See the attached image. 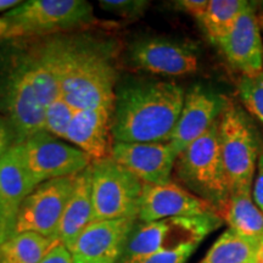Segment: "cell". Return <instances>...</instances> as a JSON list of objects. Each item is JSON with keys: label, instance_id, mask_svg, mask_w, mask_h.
Wrapping results in <instances>:
<instances>
[{"label": "cell", "instance_id": "cell-1", "mask_svg": "<svg viewBox=\"0 0 263 263\" xmlns=\"http://www.w3.org/2000/svg\"><path fill=\"white\" fill-rule=\"evenodd\" d=\"M43 43L58 70L61 97L76 111L114 107L117 88L114 42L58 35Z\"/></svg>", "mask_w": 263, "mask_h": 263}, {"label": "cell", "instance_id": "cell-2", "mask_svg": "<svg viewBox=\"0 0 263 263\" xmlns=\"http://www.w3.org/2000/svg\"><path fill=\"white\" fill-rule=\"evenodd\" d=\"M185 94L178 84L138 80L116 88L115 143H166L182 112Z\"/></svg>", "mask_w": 263, "mask_h": 263}, {"label": "cell", "instance_id": "cell-3", "mask_svg": "<svg viewBox=\"0 0 263 263\" xmlns=\"http://www.w3.org/2000/svg\"><path fill=\"white\" fill-rule=\"evenodd\" d=\"M219 120L203 136L185 147L174 163L176 177L190 193L222 209L230 195L218 136Z\"/></svg>", "mask_w": 263, "mask_h": 263}, {"label": "cell", "instance_id": "cell-4", "mask_svg": "<svg viewBox=\"0 0 263 263\" xmlns=\"http://www.w3.org/2000/svg\"><path fill=\"white\" fill-rule=\"evenodd\" d=\"M0 110L22 144L44 129L45 106L39 100L17 50L0 52Z\"/></svg>", "mask_w": 263, "mask_h": 263}, {"label": "cell", "instance_id": "cell-5", "mask_svg": "<svg viewBox=\"0 0 263 263\" xmlns=\"http://www.w3.org/2000/svg\"><path fill=\"white\" fill-rule=\"evenodd\" d=\"M223 223L222 217L217 212L172 217L150 223L137 221L127 236L120 259L170 251L189 244L200 245Z\"/></svg>", "mask_w": 263, "mask_h": 263}, {"label": "cell", "instance_id": "cell-6", "mask_svg": "<svg viewBox=\"0 0 263 263\" xmlns=\"http://www.w3.org/2000/svg\"><path fill=\"white\" fill-rule=\"evenodd\" d=\"M218 136L230 193L241 188L252 189L262 153L258 130L251 118L241 108L230 104L219 118Z\"/></svg>", "mask_w": 263, "mask_h": 263}, {"label": "cell", "instance_id": "cell-7", "mask_svg": "<svg viewBox=\"0 0 263 263\" xmlns=\"http://www.w3.org/2000/svg\"><path fill=\"white\" fill-rule=\"evenodd\" d=\"M90 171L94 221L137 219L144 183L112 157L91 162Z\"/></svg>", "mask_w": 263, "mask_h": 263}, {"label": "cell", "instance_id": "cell-8", "mask_svg": "<svg viewBox=\"0 0 263 263\" xmlns=\"http://www.w3.org/2000/svg\"><path fill=\"white\" fill-rule=\"evenodd\" d=\"M93 8L83 0H29L5 12L11 22L9 38L49 34L85 25Z\"/></svg>", "mask_w": 263, "mask_h": 263}, {"label": "cell", "instance_id": "cell-9", "mask_svg": "<svg viewBox=\"0 0 263 263\" xmlns=\"http://www.w3.org/2000/svg\"><path fill=\"white\" fill-rule=\"evenodd\" d=\"M18 145L26 168L35 185L47 180L77 176L93 162L78 147L59 140L47 130L39 132Z\"/></svg>", "mask_w": 263, "mask_h": 263}, {"label": "cell", "instance_id": "cell-10", "mask_svg": "<svg viewBox=\"0 0 263 263\" xmlns=\"http://www.w3.org/2000/svg\"><path fill=\"white\" fill-rule=\"evenodd\" d=\"M127 57L132 67L154 74L179 77L199 70L195 45L173 38H139L130 43Z\"/></svg>", "mask_w": 263, "mask_h": 263}, {"label": "cell", "instance_id": "cell-11", "mask_svg": "<svg viewBox=\"0 0 263 263\" xmlns=\"http://www.w3.org/2000/svg\"><path fill=\"white\" fill-rule=\"evenodd\" d=\"M74 177L47 180L35 186L20 207L15 234L32 232L54 239L73 192Z\"/></svg>", "mask_w": 263, "mask_h": 263}, {"label": "cell", "instance_id": "cell-12", "mask_svg": "<svg viewBox=\"0 0 263 263\" xmlns=\"http://www.w3.org/2000/svg\"><path fill=\"white\" fill-rule=\"evenodd\" d=\"M230 103L221 94L195 85L185 94L182 112L168 143L177 157L217 122Z\"/></svg>", "mask_w": 263, "mask_h": 263}, {"label": "cell", "instance_id": "cell-13", "mask_svg": "<svg viewBox=\"0 0 263 263\" xmlns=\"http://www.w3.org/2000/svg\"><path fill=\"white\" fill-rule=\"evenodd\" d=\"M210 212H217V210L179 184L168 182L153 185L144 183L137 221L150 223L172 217L197 216Z\"/></svg>", "mask_w": 263, "mask_h": 263}, {"label": "cell", "instance_id": "cell-14", "mask_svg": "<svg viewBox=\"0 0 263 263\" xmlns=\"http://www.w3.org/2000/svg\"><path fill=\"white\" fill-rule=\"evenodd\" d=\"M136 218L93 221L68 246L74 261L117 263Z\"/></svg>", "mask_w": 263, "mask_h": 263}, {"label": "cell", "instance_id": "cell-15", "mask_svg": "<svg viewBox=\"0 0 263 263\" xmlns=\"http://www.w3.org/2000/svg\"><path fill=\"white\" fill-rule=\"evenodd\" d=\"M35 186L15 144L0 157V244L15 235L20 207Z\"/></svg>", "mask_w": 263, "mask_h": 263}, {"label": "cell", "instance_id": "cell-16", "mask_svg": "<svg viewBox=\"0 0 263 263\" xmlns=\"http://www.w3.org/2000/svg\"><path fill=\"white\" fill-rule=\"evenodd\" d=\"M112 159L141 182L161 185L171 182L177 155L166 143H115Z\"/></svg>", "mask_w": 263, "mask_h": 263}, {"label": "cell", "instance_id": "cell-17", "mask_svg": "<svg viewBox=\"0 0 263 263\" xmlns=\"http://www.w3.org/2000/svg\"><path fill=\"white\" fill-rule=\"evenodd\" d=\"M256 6L240 16L227 37L217 44L223 55L241 76L263 72V39Z\"/></svg>", "mask_w": 263, "mask_h": 263}, {"label": "cell", "instance_id": "cell-18", "mask_svg": "<svg viewBox=\"0 0 263 263\" xmlns=\"http://www.w3.org/2000/svg\"><path fill=\"white\" fill-rule=\"evenodd\" d=\"M112 114L114 107L76 111L65 140L87 154L93 162L111 159L115 145Z\"/></svg>", "mask_w": 263, "mask_h": 263}, {"label": "cell", "instance_id": "cell-19", "mask_svg": "<svg viewBox=\"0 0 263 263\" xmlns=\"http://www.w3.org/2000/svg\"><path fill=\"white\" fill-rule=\"evenodd\" d=\"M94 221L93 196H91L90 166L74 177V186L54 239L68 248L88 224Z\"/></svg>", "mask_w": 263, "mask_h": 263}, {"label": "cell", "instance_id": "cell-20", "mask_svg": "<svg viewBox=\"0 0 263 263\" xmlns=\"http://www.w3.org/2000/svg\"><path fill=\"white\" fill-rule=\"evenodd\" d=\"M218 215L239 234L263 240V212L252 199V189L233 190Z\"/></svg>", "mask_w": 263, "mask_h": 263}, {"label": "cell", "instance_id": "cell-21", "mask_svg": "<svg viewBox=\"0 0 263 263\" xmlns=\"http://www.w3.org/2000/svg\"><path fill=\"white\" fill-rule=\"evenodd\" d=\"M20 54L39 100L47 107L55 99L61 97V93L58 70L44 43H37L28 50L20 51Z\"/></svg>", "mask_w": 263, "mask_h": 263}, {"label": "cell", "instance_id": "cell-22", "mask_svg": "<svg viewBox=\"0 0 263 263\" xmlns=\"http://www.w3.org/2000/svg\"><path fill=\"white\" fill-rule=\"evenodd\" d=\"M263 240L228 228L216 240L200 263H256Z\"/></svg>", "mask_w": 263, "mask_h": 263}, {"label": "cell", "instance_id": "cell-23", "mask_svg": "<svg viewBox=\"0 0 263 263\" xmlns=\"http://www.w3.org/2000/svg\"><path fill=\"white\" fill-rule=\"evenodd\" d=\"M254 5L245 0H211L197 21L207 38L217 45L232 31L240 16Z\"/></svg>", "mask_w": 263, "mask_h": 263}, {"label": "cell", "instance_id": "cell-24", "mask_svg": "<svg viewBox=\"0 0 263 263\" xmlns=\"http://www.w3.org/2000/svg\"><path fill=\"white\" fill-rule=\"evenodd\" d=\"M58 244L37 233H18L0 244V263H38Z\"/></svg>", "mask_w": 263, "mask_h": 263}, {"label": "cell", "instance_id": "cell-25", "mask_svg": "<svg viewBox=\"0 0 263 263\" xmlns=\"http://www.w3.org/2000/svg\"><path fill=\"white\" fill-rule=\"evenodd\" d=\"M238 95L249 114L263 124V72L241 76L238 81Z\"/></svg>", "mask_w": 263, "mask_h": 263}, {"label": "cell", "instance_id": "cell-26", "mask_svg": "<svg viewBox=\"0 0 263 263\" xmlns=\"http://www.w3.org/2000/svg\"><path fill=\"white\" fill-rule=\"evenodd\" d=\"M74 114V108L64 98L59 97L45 107L44 129L59 139H65Z\"/></svg>", "mask_w": 263, "mask_h": 263}, {"label": "cell", "instance_id": "cell-27", "mask_svg": "<svg viewBox=\"0 0 263 263\" xmlns=\"http://www.w3.org/2000/svg\"><path fill=\"white\" fill-rule=\"evenodd\" d=\"M197 246L199 245L196 244L184 245L182 248L170 251H161L128 259H118L117 263H186L190 256L195 252Z\"/></svg>", "mask_w": 263, "mask_h": 263}, {"label": "cell", "instance_id": "cell-28", "mask_svg": "<svg viewBox=\"0 0 263 263\" xmlns=\"http://www.w3.org/2000/svg\"><path fill=\"white\" fill-rule=\"evenodd\" d=\"M101 9L108 12H114L123 17L136 18L144 14L145 9L149 5V2L141 0H104L99 3Z\"/></svg>", "mask_w": 263, "mask_h": 263}, {"label": "cell", "instance_id": "cell-29", "mask_svg": "<svg viewBox=\"0 0 263 263\" xmlns=\"http://www.w3.org/2000/svg\"><path fill=\"white\" fill-rule=\"evenodd\" d=\"M38 263H73V257L65 245L58 244Z\"/></svg>", "mask_w": 263, "mask_h": 263}, {"label": "cell", "instance_id": "cell-30", "mask_svg": "<svg viewBox=\"0 0 263 263\" xmlns=\"http://www.w3.org/2000/svg\"><path fill=\"white\" fill-rule=\"evenodd\" d=\"M252 199L263 212V153L258 159L254 184H252Z\"/></svg>", "mask_w": 263, "mask_h": 263}, {"label": "cell", "instance_id": "cell-31", "mask_svg": "<svg viewBox=\"0 0 263 263\" xmlns=\"http://www.w3.org/2000/svg\"><path fill=\"white\" fill-rule=\"evenodd\" d=\"M174 5L183 11L188 12L189 15L194 16L196 20H199L205 12L209 2L207 0H180V2L174 3Z\"/></svg>", "mask_w": 263, "mask_h": 263}, {"label": "cell", "instance_id": "cell-32", "mask_svg": "<svg viewBox=\"0 0 263 263\" xmlns=\"http://www.w3.org/2000/svg\"><path fill=\"white\" fill-rule=\"evenodd\" d=\"M15 145V136L6 118L0 116V157Z\"/></svg>", "mask_w": 263, "mask_h": 263}, {"label": "cell", "instance_id": "cell-33", "mask_svg": "<svg viewBox=\"0 0 263 263\" xmlns=\"http://www.w3.org/2000/svg\"><path fill=\"white\" fill-rule=\"evenodd\" d=\"M10 31H11V22L6 16L0 17V42L4 39H9Z\"/></svg>", "mask_w": 263, "mask_h": 263}, {"label": "cell", "instance_id": "cell-34", "mask_svg": "<svg viewBox=\"0 0 263 263\" xmlns=\"http://www.w3.org/2000/svg\"><path fill=\"white\" fill-rule=\"evenodd\" d=\"M20 4H21V2H17V0H0V12L6 11V10L10 11Z\"/></svg>", "mask_w": 263, "mask_h": 263}, {"label": "cell", "instance_id": "cell-35", "mask_svg": "<svg viewBox=\"0 0 263 263\" xmlns=\"http://www.w3.org/2000/svg\"><path fill=\"white\" fill-rule=\"evenodd\" d=\"M256 263H263V242H262L261 248H259V251L257 255V262Z\"/></svg>", "mask_w": 263, "mask_h": 263}, {"label": "cell", "instance_id": "cell-36", "mask_svg": "<svg viewBox=\"0 0 263 263\" xmlns=\"http://www.w3.org/2000/svg\"><path fill=\"white\" fill-rule=\"evenodd\" d=\"M258 22H259V27H261L262 31V35H263V14L258 15Z\"/></svg>", "mask_w": 263, "mask_h": 263}, {"label": "cell", "instance_id": "cell-37", "mask_svg": "<svg viewBox=\"0 0 263 263\" xmlns=\"http://www.w3.org/2000/svg\"><path fill=\"white\" fill-rule=\"evenodd\" d=\"M73 263H87V262H82V261H74V259H73Z\"/></svg>", "mask_w": 263, "mask_h": 263}]
</instances>
